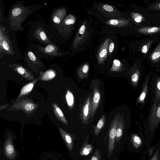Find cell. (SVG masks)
<instances>
[{"label":"cell","mask_w":160,"mask_h":160,"mask_svg":"<svg viewBox=\"0 0 160 160\" xmlns=\"http://www.w3.org/2000/svg\"><path fill=\"white\" fill-rule=\"evenodd\" d=\"M160 123V103L158 104L152 103L149 114L143 123L146 141L145 154L150 147L153 136Z\"/></svg>","instance_id":"6da1fadb"},{"label":"cell","mask_w":160,"mask_h":160,"mask_svg":"<svg viewBox=\"0 0 160 160\" xmlns=\"http://www.w3.org/2000/svg\"><path fill=\"white\" fill-rule=\"evenodd\" d=\"M31 10L21 5L14 6L12 9L9 17L11 28L18 30L21 28V24L30 12Z\"/></svg>","instance_id":"7a4b0ae2"},{"label":"cell","mask_w":160,"mask_h":160,"mask_svg":"<svg viewBox=\"0 0 160 160\" xmlns=\"http://www.w3.org/2000/svg\"><path fill=\"white\" fill-rule=\"evenodd\" d=\"M30 98H22L15 101L7 109L9 111L22 110L28 116L33 114L38 107Z\"/></svg>","instance_id":"3957f363"},{"label":"cell","mask_w":160,"mask_h":160,"mask_svg":"<svg viewBox=\"0 0 160 160\" xmlns=\"http://www.w3.org/2000/svg\"><path fill=\"white\" fill-rule=\"evenodd\" d=\"M120 114L118 113L113 118L111 123L108 133V158H109L116 147L117 130L120 118Z\"/></svg>","instance_id":"277c9868"},{"label":"cell","mask_w":160,"mask_h":160,"mask_svg":"<svg viewBox=\"0 0 160 160\" xmlns=\"http://www.w3.org/2000/svg\"><path fill=\"white\" fill-rule=\"evenodd\" d=\"M5 29L3 25L0 26V52L5 54L14 55L13 47L8 35L5 33Z\"/></svg>","instance_id":"5b68a950"},{"label":"cell","mask_w":160,"mask_h":160,"mask_svg":"<svg viewBox=\"0 0 160 160\" xmlns=\"http://www.w3.org/2000/svg\"><path fill=\"white\" fill-rule=\"evenodd\" d=\"M150 86L152 103H160V76L153 75L151 78Z\"/></svg>","instance_id":"8992f818"},{"label":"cell","mask_w":160,"mask_h":160,"mask_svg":"<svg viewBox=\"0 0 160 160\" xmlns=\"http://www.w3.org/2000/svg\"><path fill=\"white\" fill-rule=\"evenodd\" d=\"M131 142L134 150L140 153L146 145V141L142 129L140 127L138 132L133 133L130 138Z\"/></svg>","instance_id":"52a82bcc"},{"label":"cell","mask_w":160,"mask_h":160,"mask_svg":"<svg viewBox=\"0 0 160 160\" xmlns=\"http://www.w3.org/2000/svg\"><path fill=\"white\" fill-rule=\"evenodd\" d=\"M151 74L150 73L144 78L142 83L141 90L136 101V107L143 106L145 104V99L148 95V84Z\"/></svg>","instance_id":"ba28073f"},{"label":"cell","mask_w":160,"mask_h":160,"mask_svg":"<svg viewBox=\"0 0 160 160\" xmlns=\"http://www.w3.org/2000/svg\"><path fill=\"white\" fill-rule=\"evenodd\" d=\"M93 94L91 102V118H93L99 105L101 98V94L98 85L93 83Z\"/></svg>","instance_id":"9c48e42d"},{"label":"cell","mask_w":160,"mask_h":160,"mask_svg":"<svg viewBox=\"0 0 160 160\" xmlns=\"http://www.w3.org/2000/svg\"><path fill=\"white\" fill-rule=\"evenodd\" d=\"M92 99V97L91 94H90L81 109V118L83 124L88 123L91 117Z\"/></svg>","instance_id":"30bf717a"},{"label":"cell","mask_w":160,"mask_h":160,"mask_svg":"<svg viewBox=\"0 0 160 160\" xmlns=\"http://www.w3.org/2000/svg\"><path fill=\"white\" fill-rule=\"evenodd\" d=\"M9 66L12 69L24 78L29 80H33L34 77L28 69L21 65L16 64H10Z\"/></svg>","instance_id":"8fae6325"},{"label":"cell","mask_w":160,"mask_h":160,"mask_svg":"<svg viewBox=\"0 0 160 160\" xmlns=\"http://www.w3.org/2000/svg\"><path fill=\"white\" fill-rule=\"evenodd\" d=\"M75 21V18L72 15H69L67 16L59 24L58 27V32L62 34L67 33L68 27L73 24Z\"/></svg>","instance_id":"7c38bea8"},{"label":"cell","mask_w":160,"mask_h":160,"mask_svg":"<svg viewBox=\"0 0 160 160\" xmlns=\"http://www.w3.org/2000/svg\"><path fill=\"white\" fill-rule=\"evenodd\" d=\"M38 50L41 52L51 56L59 57L62 55V54L59 52L58 48L53 43L48 45L45 47L37 46Z\"/></svg>","instance_id":"4fadbf2b"},{"label":"cell","mask_w":160,"mask_h":160,"mask_svg":"<svg viewBox=\"0 0 160 160\" xmlns=\"http://www.w3.org/2000/svg\"><path fill=\"white\" fill-rule=\"evenodd\" d=\"M39 80V77L34 79L31 82L26 84L21 88L17 99L18 101L27 96L32 90L35 84Z\"/></svg>","instance_id":"5bb4252c"},{"label":"cell","mask_w":160,"mask_h":160,"mask_svg":"<svg viewBox=\"0 0 160 160\" xmlns=\"http://www.w3.org/2000/svg\"><path fill=\"white\" fill-rule=\"evenodd\" d=\"M59 129L61 135L68 148L70 151L73 149L75 137L64 131L61 127Z\"/></svg>","instance_id":"9a60e30c"},{"label":"cell","mask_w":160,"mask_h":160,"mask_svg":"<svg viewBox=\"0 0 160 160\" xmlns=\"http://www.w3.org/2000/svg\"><path fill=\"white\" fill-rule=\"evenodd\" d=\"M125 120L124 116L122 114L118 126L116 139V147L117 143H119L124 131Z\"/></svg>","instance_id":"2e32d148"},{"label":"cell","mask_w":160,"mask_h":160,"mask_svg":"<svg viewBox=\"0 0 160 160\" xmlns=\"http://www.w3.org/2000/svg\"><path fill=\"white\" fill-rule=\"evenodd\" d=\"M66 14V10L63 8H58L55 11L52 16V20L55 24H59L64 18Z\"/></svg>","instance_id":"e0dca14e"},{"label":"cell","mask_w":160,"mask_h":160,"mask_svg":"<svg viewBox=\"0 0 160 160\" xmlns=\"http://www.w3.org/2000/svg\"><path fill=\"white\" fill-rule=\"evenodd\" d=\"M52 105L54 115L57 119L64 124L68 125V123L67 120L58 105L54 102H52Z\"/></svg>","instance_id":"ac0fdd59"},{"label":"cell","mask_w":160,"mask_h":160,"mask_svg":"<svg viewBox=\"0 0 160 160\" xmlns=\"http://www.w3.org/2000/svg\"><path fill=\"white\" fill-rule=\"evenodd\" d=\"M89 138L87 137L82 142L80 149V154L82 156H86L89 154L92 151L93 146L89 142Z\"/></svg>","instance_id":"d6986e66"},{"label":"cell","mask_w":160,"mask_h":160,"mask_svg":"<svg viewBox=\"0 0 160 160\" xmlns=\"http://www.w3.org/2000/svg\"><path fill=\"white\" fill-rule=\"evenodd\" d=\"M34 35L37 39L42 42L48 45L52 43L48 38L42 28H41L38 27L36 28Z\"/></svg>","instance_id":"ffe728a7"},{"label":"cell","mask_w":160,"mask_h":160,"mask_svg":"<svg viewBox=\"0 0 160 160\" xmlns=\"http://www.w3.org/2000/svg\"><path fill=\"white\" fill-rule=\"evenodd\" d=\"M130 79L133 86L137 88L141 78V74L138 68L134 69L130 73Z\"/></svg>","instance_id":"44dd1931"},{"label":"cell","mask_w":160,"mask_h":160,"mask_svg":"<svg viewBox=\"0 0 160 160\" xmlns=\"http://www.w3.org/2000/svg\"><path fill=\"white\" fill-rule=\"evenodd\" d=\"M55 71L49 69L44 72H41L40 75L39 80L43 81H47L54 79L56 76Z\"/></svg>","instance_id":"7402d4cb"},{"label":"cell","mask_w":160,"mask_h":160,"mask_svg":"<svg viewBox=\"0 0 160 160\" xmlns=\"http://www.w3.org/2000/svg\"><path fill=\"white\" fill-rule=\"evenodd\" d=\"M106 122V117L104 115H103L100 118L97 125L93 126V130L96 136H98L100 131L104 127Z\"/></svg>","instance_id":"603a6c76"},{"label":"cell","mask_w":160,"mask_h":160,"mask_svg":"<svg viewBox=\"0 0 160 160\" xmlns=\"http://www.w3.org/2000/svg\"><path fill=\"white\" fill-rule=\"evenodd\" d=\"M27 56L28 59L33 63L39 68L42 67V64L40 61L32 52L28 51L27 53Z\"/></svg>","instance_id":"cb8c5ba5"},{"label":"cell","mask_w":160,"mask_h":160,"mask_svg":"<svg viewBox=\"0 0 160 160\" xmlns=\"http://www.w3.org/2000/svg\"><path fill=\"white\" fill-rule=\"evenodd\" d=\"M66 102L68 106L72 108L74 104V97L72 92L68 90L65 95Z\"/></svg>","instance_id":"d4e9b609"},{"label":"cell","mask_w":160,"mask_h":160,"mask_svg":"<svg viewBox=\"0 0 160 160\" xmlns=\"http://www.w3.org/2000/svg\"><path fill=\"white\" fill-rule=\"evenodd\" d=\"M160 31V28L157 27H145L139 29L140 32L144 34L155 33Z\"/></svg>","instance_id":"484cf974"},{"label":"cell","mask_w":160,"mask_h":160,"mask_svg":"<svg viewBox=\"0 0 160 160\" xmlns=\"http://www.w3.org/2000/svg\"><path fill=\"white\" fill-rule=\"evenodd\" d=\"M5 151L6 155L9 157H12L15 154V149L11 142H7L5 145Z\"/></svg>","instance_id":"4316f807"},{"label":"cell","mask_w":160,"mask_h":160,"mask_svg":"<svg viewBox=\"0 0 160 160\" xmlns=\"http://www.w3.org/2000/svg\"><path fill=\"white\" fill-rule=\"evenodd\" d=\"M89 66L87 64H85L83 66L82 69L78 72V76L80 79L86 78L88 74Z\"/></svg>","instance_id":"83f0119b"},{"label":"cell","mask_w":160,"mask_h":160,"mask_svg":"<svg viewBox=\"0 0 160 160\" xmlns=\"http://www.w3.org/2000/svg\"><path fill=\"white\" fill-rule=\"evenodd\" d=\"M142 160H146L144 156H142ZM150 160H160V145L159 144L157 148Z\"/></svg>","instance_id":"f1b7e54d"},{"label":"cell","mask_w":160,"mask_h":160,"mask_svg":"<svg viewBox=\"0 0 160 160\" xmlns=\"http://www.w3.org/2000/svg\"><path fill=\"white\" fill-rule=\"evenodd\" d=\"M160 57V43L153 52L151 56V59L153 61H156Z\"/></svg>","instance_id":"f546056e"},{"label":"cell","mask_w":160,"mask_h":160,"mask_svg":"<svg viewBox=\"0 0 160 160\" xmlns=\"http://www.w3.org/2000/svg\"><path fill=\"white\" fill-rule=\"evenodd\" d=\"M90 160H102L101 154L98 148L96 149L91 157Z\"/></svg>","instance_id":"4dcf8cb0"},{"label":"cell","mask_w":160,"mask_h":160,"mask_svg":"<svg viewBox=\"0 0 160 160\" xmlns=\"http://www.w3.org/2000/svg\"><path fill=\"white\" fill-rule=\"evenodd\" d=\"M121 65V63L119 60L115 59L113 61V64L111 69L112 71H118Z\"/></svg>","instance_id":"1f68e13d"},{"label":"cell","mask_w":160,"mask_h":160,"mask_svg":"<svg viewBox=\"0 0 160 160\" xmlns=\"http://www.w3.org/2000/svg\"><path fill=\"white\" fill-rule=\"evenodd\" d=\"M159 141L157 142V143H156L155 145L153 147H150L149 148L148 152V155L149 159L151 158V157L152 156L153 153H154L157 148L159 145Z\"/></svg>","instance_id":"d6a6232c"},{"label":"cell","mask_w":160,"mask_h":160,"mask_svg":"<svg viewBox=\"0 0 160 160\" xmlns=\"http://www.w3.org/2000/svg\"><path fill=\"white\" fill-rule=\"evenodd\" d=\"M132 16L134 21L137 22H140L142 21V17L139 14L137 13H133Z\"/></svg>","instance_id":"836d02e7"},{"label":"cell","mask_w":160,"mask_h":160,"mask_svg":"<svg viewBox=\"0 0 160 160\" xmlns=\"http://www.w3.org/2000/svg\"><path fill=\"white\" fill-rule=\"evenodd\" d=\"M103 8L108 12H112L113 11V8L111 6L108 5H105L103 6Z\"/></svg>","instance_id":"e575fe53"},{"label":"cell","mask_w":160,"mask_h":160,"mask_svg":"<svg viewBox=\"0 0 160 160\" xmlns=\"http://www.w3.org/2000/svg\"><path fill=\"white\" fill-rule=\"evenodd\" d=\"M107 53V50L106 49H103L100 52L99 54V56L100 58L104 57Z\"/></svg>","instance_id":"d590c367"},{"label":"cell","mask_w":160,"mask_h":160,"mask_svg":"<svg viewBox=\"0 0 160 160\" xmlns=\"http://www.w3.org/2000/svg\"><path fill=\"white\" fill-rule=\"evenodd\" d=\"M152 8L155 10H160V2L155 4L151 7Z\"/></svg>","instance_id":"8d00e7d4"},{"label":"cell","mask_w":160,"mask_h":160,"mask_svg":"<svg viewBox=\"0 0 160 160\" xmlns=\"http://www.w3.org/2000/svg\"><path fill=\"white\" fill-rule=\"evenodd\" d=\"M86 30V27L84 25H82L79 30V33L81 34H83L84 33Z\"/></svg>","instance_id":"74e56055"},{"label":"cell","mask_w":160,"mask_h":160,"mask_svg":"<svg viewBox=\"0 0 160 160\" xmlns=\"http://www.w3.org/2000/svg\"><path fill=\"white\" fill-rule=\"evenodd\" d=\"M118 23V21L116 19H111L109 21V23L112 25H116Z\"/></svg>","instance_id":"f35d334b"},{"label":"cell","mask_w":160,"mask_h":160,"mask_svg":"<svg viewBox=\"0 0 160 160\" xmlns=\"http://www.w3.org/2000/svg\"><path fill=\"white\" fill-rule=\"evenodd\" d=\"M148 50V46L147 45H143L142 48V51L144 53H146Z\"/></svg>","instance_id":"ab89813d"},{"label":"cell","mask_w":160,"mask_h":160,"mask_svg":"<svg viewBox=\"0 0 160 160\" xmlns=\"http://www.w3.org/2000/svg\"><path fill=\"white\" fill-rule=\"evenodd\" d=\"M114 44L113 43H111L109 47V52H112L114 48Z\"/></svg>","instance_id":"60d3db41"},{"label":"cell","mask_w":160,"mask_h":160,"mask_svg":"<svg viewBox=\"0 0 160 160\" xmlns=\"http://www.w3.org/2000/svg\"><path fill=\"white\" fill-rule=\"evenodd\" d=\"M9 105V104H6L3 105H1L0 106V109L1 110L5 109Z\"/></svg>","instance_id":"b9f144b4"}]
</instances>
